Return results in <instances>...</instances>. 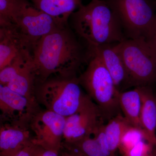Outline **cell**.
I'll use <instances>...</instances> for the list:
<instances>
[{"label":"cell","instance_id":"1","mask_svg":"<svg viewBox=\"0 0 156 156\" xmlns=\"http://www.w3.org/2000/svg\"><path fill=\"white\" fill-rule=\"evenodd\" d=\"M32 55L36 85L53 76H78L82 65L91 57L68 25L59 27L40 39Z\"/></svg>","mask_w":156,"mask_h":156},{"label":"cell","instance_id":"2","mask_svg":"<svg viewBox=\"0 0 156 156\" xmlns=\"http://www.w3.org/2000/svg\"><path fill=\"white\" fill-rule=\"evenodd\" d=\"M69 19L73 30L86 42L88 48L118 44L126 39L114 10L102 0H92L82 5Z\"/></svg>","mask_w":156,"mask_h":156},{"label":"cell","instance_id":"3","mask_svg":"<svg viewBox=\"0 0 156 156\" xmlns=\"http://www.w3.org/2000/svg\"><path fill=\"white\" fill-rule=\"evenodd\" d=\"M78 76H53L37 84L35 97L38 103L65 117L73 114L89 98L82 89Z\"/></svg>","mask_w":156,"mask_h":156},{"label":"cell","instance_id":"4","mask_svg":"<svg viewBox=\"0 0 156 156\" xmlns=\"http://www.w3.org/2000/svg\"><path fill=\"white\" fill-rule=\"evenodd\" d=\"M86 70L78 76L86 94L97 105L103 121L119 114L120 92L108 71L99 57L91 55Z\"/></svg>","mask_w":156,"mask_h":156},{"label":"cell","instance_id":"5","mask_svg":"<svg viewBox=\"0 0 156 156\" xmlns=\"http://www.w3.org/2000/svg\"><path fill=\"white\" fill-rule=\"evenodd\" d=\"M127 76L128 88L151 86L156 81V51L143 40L126 38L118 44Z\"/></svg>","mask_w":156,"mask_h":156},{"label":"cell","instance_id":"6","mask_svg":"<svg viewBox=\"0 0 156 156\" xmlns=\"http://www.w3.org/2000/svg\"><path fill=\"white\" fill-rule=\"evenodd\" d=\"M110 5L119 17L127 39L150 41L156 12L147 0H112Z\"/></svg>","mask_w":156,"mask_h":156},{"label":"cell","instance_id":"7","mask_svg":"<svg viewBox=\"0 0 156 156\" xmlns=\"http://www.w3.org/2000/svg\"><path fill=\"white\" fill-rule=\"evenodd\" d=\"M11 17L12 23L32 51L40 39L62 27L28 0H14Z\"/></svg>","mask_w":156,"mask_h":156},{"label":"cell","instance_id":"8","mask_svg":"<svg viewBox=\"0 0 156 156\" xmlns=\"http://www.w3.org/2000/svg\"><path fill=\"white\" fill-rule=\"evenodd\" d=\"M0 85L36 101V78L32 68V55L29 51L16 57L8 66L0 70Z\"/></svg>","mask_w":156,"mask_h":156},{"label":"cell","instance_id":"9","mask_svg":"<svg viewBox=\"0 0 156 156\" xmlns=\"http://www.w3.org/2000/svg\"><path fill=\"white\" fill-rule=\"evenodd\" d=\"M66 117L45 109L40 110L31 120L32 142L47 149L60 151L62 147Z\"/></svg>","mask_w":156,"mask_h":156},{"label":"cell","instance_id":"10","mask_svg":"<svg viewBox=\"0 0 156 156\" xmlns=\"http://www.w3.org/2000/svg\"><path fill=\"white\" fill-rule=\"evenodd\" d=\"M103 122L99 109L89 97L77 112L66 117L62 143L92 136Z\"/></svg>","mask_w":156,"mask_h":156},{"label":"cell","instance_id":"11","mask_svg":"<svg viewBox=\"0 0 156 156\" xmlns=\"http://www.w3.org/2000/svg\"><path fill=\"white\" fill-rule=\"evenodd\" d=\"M40 105L36 101L0 85L1 123L30 125L34 115L41 110Z\"/></svg>","mask_w":156,"mask_h":156},{"label":"cell","instance_id":"12","mask_svg":"<svg viewBox=\"0 0 156 156\" xmlns=\"http://www.w3.org/2000/svg\"><path fill=\"white\" fill-rule=\"evenodd\" d=\"M118 44L101 45L88 49L90 54L99 57L111 75L118 91L122 92L128 88V80Z\"/></svg>","mask_w":156,"mask_h":156},{"label":"cell","instance_id":"13","mask_svg":"<svg viewBox=\"0 0 156 156\" xmlns=\"http://www.w3.org/2000/svg\"><path fill=\"white\" fill-rule=\"evenodd\" d=\"M30 125L1 123L0 156H13L32 141Z\"/></svg>","mask_w":156,"mask_h":156},{"label":"cell","instance_id":"14","mask_svg":"<svg viewBox=\"0 0 156 156\" xmlns=\"http://www.w3.org/2000/svg\"><path fill=\"white\" fill-rule=\"evenodd\" d=\"M27 51L32 52L13 23L0 27V70Z\"/></svg>","mask_w":156,"mask_h":156},{"label":"cell","instance_id":"15","mask_svg":"<svg viewBox=\"0 0 156 156\" xmlns=\"http://www.w3.org/2000/svg\"><path fill=\"white\" fill-rule=\"evenodd\" d=\"M37 9L50 15L60 26L68 25L72 14L82 5V0H29Z\"/></svg>","mask_w":156,"mask_h":156},{"label":"cell","instance_id":"16","mask_svg":"<svg viewBox=\"0 0 156 156\" xmlns=\"http://www.w3.org/2000/svg\"><path fill=\"white\" fill-rule=\"evenodd\" d=\"M142 96L140 121L147 140L156 146V98L151 86L140 87Z\"/></svg>","mask_w":156,"mask_h":156},{"label":"cell","instance_id":"17","mask_svg":"<svg viewBox=\"0 0 156 156\" xmlns=\"http://www.w3.org/2000/svg\"><path fill=\"white\" fill-rule=\"evenodd\" d=\"M119 102L123 116L130 125L143 129L140 121L142 96L140 87L120 92Z\"/></svg>","mask_w":156,"mask_h":156},{"label":"cell","instance_id":"18","mask_svg":"<svg viewBox=\"0 0 156 156\" xmlns=\"http://www.w3.org/2000/svg\"><path fill=\"white\" fill-rule=\"evenodd\" d=\"M131 126L121 114L112 118L104 125V133L112 156L116 155L121 138L127 128Z\"/></svg>","mask_w":156,"mask_h":156},{"label":"cell","instance_id":"19","mask_svg":"<svg viewBox=\"0 0 156 156\" xmlns=\"http://www.w3.org/2000/svg\"><path fill=\"white\" fill-rule=\"evenodd\" d=\"M62 149L79 156H109L107 154L97 139L92 136L71 143H62Z\"/></svg>","mask_w":156,"mask_h":156},{"label":"cell","instance_id":"20","mask_svg":"<svg viewBox=\"0 0 156 156\" xmlns=\"http://www.w3.org/2000/svg\"><path fill=\"white\" fill-rule=\"evenodd\" d=\"M143 140H147L144 130L131 126L123 134L118 150L122 155H124L138 143Z\"/></svg>","mask_w":156,"mask_h":156},{"label":"cell","instance_id":"21","mask_svg":"<svg viewBox=\"0 0 156 156\" xmlns=\"http://www.w3.org/2000/svg\"><path fill=\"white\" fill-rule=\"evenodd\" d=\"M14 0H0V26L12 23L11 11Z\"/></svg>","mask_w":156,"mask_h":156},{"label":"cell","instance_id":"22","mask_svg":"<svg viewBox=\"0 0 156 156\" xmlns=\"http://www.w3.org/2000/svg\"><path fill=\"white\" fill-rule=\"evenodd\" d=\"M156 146L153 145L146 140L136 144L129 152L122 156H147L151 152Z\"/></svg>","mask_w":156,"mask_h":156},{"label":"cell","instance_id":"23","mask_svg":"<svg viewBox=\"0 0 156 156\" xmlns=\"http://www.w3.org/2000/svg\"><path fill=\"white\" fill-rule=\"evenodd\" d=\"M36 147V144L31 141L13 156H34Z\"/></svg>","mask_w":156,"mask_h":156},{"label":"cell","instance_id":"24","mask_svg":"<svg viewBox=\"0 0 156 156\" xmlns=\"http://www.w3.org/2000/svg\"><path fill=\"white\" fill-rule=\"evenodd\" d=\"M34 156H60V151L47 149L37 145Z\"/></svg>","mask_w":156,"mask_h":156},{"label":"cell","instance_id":"25","mask_svg":"<svg viewBox=\"0 0 156 156\" xmlns=\"http://www.w3.org/2000/svg\"><path fill=\"white\" fill-rule=\"evenodd\" d=\"M149 42L156 51V14L155 22V25L154 27L153 34L152 37Z\"/></svg>","mask_w":156,"mask_h":156},{"label":"cell","instance_id":"26","mask_svg":"<svg viewBox=\"0 0 156 156\" xmlns=\"http://www.w3.org/2000/svg\"><path fill=\"white\" fill-rule=\"evenodd\" d=\"M60 156H79L76 154L69 151L63 149H61L60 151Z\"/></svg>","mask_w":156,"mask_h":156},{"label":"cell","instance_id":"27","mask_svg":"<svg viewBox=\"0 0 156 156\" xmlns=\"http://www.w3.org/2000/svg\"><path fill=\"white\" fill-rule=\"evenodd\" d=\"M147 156H156V146L154 147L151 152Z\"/></svg>","mask_w":156,"mask_h":156},{"label":"cell","instance_id":"28","mask_svg":"<svg viewBox=\"0 0 156 156\" xmlns=\"http://www.w3.org/2000/svg\"><path fill=\"white\" fill-rule=\"evenodd\" d=\"M115 156H117L116 155H115Z\"/></svg>","mask_w":156,"mask_h":156},{"label":"cell","instance_id":"29","mask_svg":"<svg viewBox=\"0 0 156 156\" xmlns=\"http://www.w3.org/2000/svg\"><path fill=\"white\" fill-rule=\"evenodd\" d=\"M155 96H156V95H155Z\"/></svg>","mask_w":156,"mask_h":156}]
</instances>
